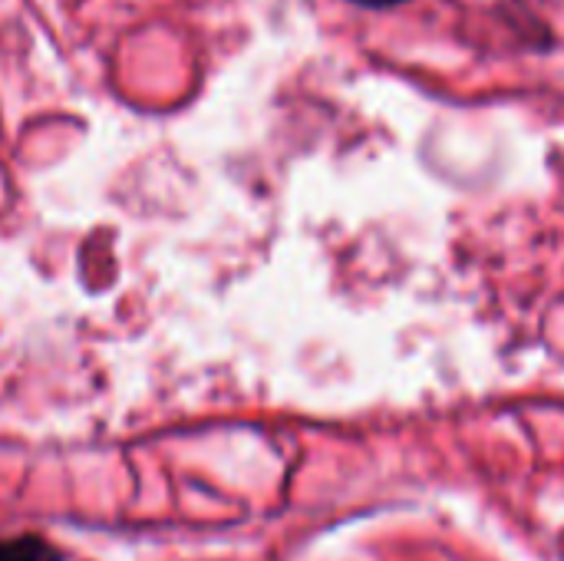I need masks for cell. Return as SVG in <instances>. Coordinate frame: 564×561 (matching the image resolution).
Returning a JSON list of instances; mask_svg holds the SVG:
<instances>
[{
  "label": "cell",
  "mask_w": 564,
  "mask_h": 561,
  "mask_svg": "<svg viewBox=\"0 0 564 561\" xmlns=\"http://www.w3.org/2000/svg\"><path fill=\"white\" fill-rule=\"evenodd\" d=\"M0 561H73L63 546L40 532L0 536Z\"/></svg>",
  "instance_id": "obj_1"
},
{
  "label": "cell",
  "mask_w": 564,
  "mask_h": 561,
  "mask_svg": "<svg viewBox=\"0 0 564 561\" xmlns=\"http://www.w3.org/2000/svg\"><path fill=\"white\" fill-rule=\"evenodd\" d=\"M350 3H357V7H367V10H390V7H397V3H406V0H350Z\"/></svg>",
  "instance_id": "obj_2"
}]
</instances>
